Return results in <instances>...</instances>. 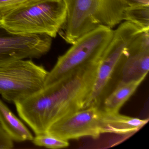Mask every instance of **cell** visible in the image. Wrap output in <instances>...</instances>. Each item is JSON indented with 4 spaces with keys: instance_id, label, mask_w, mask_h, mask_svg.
Wrapping results in <instances>:
<instances>
[{
    "instance_id": "obj_1",
    "label": "cell",
    "mask_w": 149,
    "mask_h": 149,
    "mask_svg": "<svg viewBox=\"0 0 149 149\" xmlns=\"http://www.w3.org/2000/svg\"><path fill=\"white\" fill-rule=\"evenodd\" d=\"M99 63L81 67L15 103L20 117L40 135L56 121L85 109Z\"/></svg>"
},
{
    "instance_id": "obj_2",
    "label": "cell",
    "mask_w": 149,
    "mask_h": 149,
    "mask_svg": "<svg viewBox=\"0 0 149 149\" xmlns=\"http://www.w3.org/2000/svg\"><path fill=\"white\" fill-rule=\"evenodd\" d=\"M146 124L145 119L107 112L100 106H93L56 121L46 133L68 141L84 137L97 139L105 133L132 135Z\"/></svg>"
},
{
    "instance_id": "obj_3",
    "label": "cell",
    "mask_w": 149,
    "mask_h": 149,
    "mask_svg": "<svg viewBox=\"0 0 149 149\" xmlns=\"http://www.w3.org/2000/svg\"><path fill=\"white\" fill-rule=\"evenodd\" d=\"M125 0H75L70 15L58 33L73 44L82 36L99 26L113 28L123 21Z\"/></svg>"
},
{
    "instance_id": "obj_4",
    "label": "cell",
    "mask_w": 149,
    "mask_h": 149,
    "mask_svg": "<svg viewBox=\"0 0 149 149\" xmlns=\"http://www.w3.org/2000/svg\"><path fill=\"white\" fill-rule=\"evenodd\" d=\"M68 18L63 0H47L16 10L0 24L14 33L45 35L55 38Z\"/></svg>"
},
{
    "instance_id": "obj_5",
    "label": "cell",
    "mask_w": 149,
    "mask_h": 149,
    "mask_svg": "<svg viewBox=\"0 0 149 149\" xmlns=\"http://www.w3.org/2000/svg\"><path fill=\"white\" fill-rule=\"evenodd\" d=\"M112 29L99 26L79 37L57 59L49 71L44 87L50 85L81 67L99 62L113 35Z\"/></svg>"
},
{
    "instance_id": "obj_6",
    "label": "cell",
    "mask_w": 149,
    "mask_h": 149,
    "mask_svg": "<svg viewBox=\"0 0 149 149\" xmlns=\"http://www.w3.org/2000/svg\"><path fill=\"white\" fill-rule=\"evenodd\" d=\"M142 32L138 27L127 21L120 24L114 30L113 36L97 66L93 88L85 108L100 106L114 73L128 53V46Z\"/></svg>"
},
{
    "instance_id": "obj_7",
    "label": "cell",
    "mask_w": 149,
    "mask_h": 149,
    "mask_svg": "<svg viewBox=\"0 0 149 149\" xmlns=\"http://www.w3.org/2000/svg\"><path fill=\"white\" fill-rule=\"evenodd\" d=\"M49 71L30 60H18L0 66V95L14 103L44 87Z\"/></svg>"
},
{
    "instance_id": "obj_8",
    "label": "cell",
    "mask_w": 149,
    "mask_h": 149,
    "mask_svg": "<svg viewBox=\"0 0 149 149\" xmlns=\"http://www.w3.org/2000/svg\"><path fill=\"white\" fill-rule=\"evenodd\" d=\"M52 42L48 36L16 34L0 24V66L18 60L39 59L49 51Z\"/></svg>"
},
{
    "instance_id": "obj_9",
    "label": "cell",
    "mask_w": 149,
    "mask_h": 149,
    "mask_svg": "<svg viewBox=\"0 0 149 149\" xmlns=\"http://www.w3.org/2000/svg\"><path fill=\"white\" fill-rule=\"evenodd\" d=\"M119 67V81L128 82L145 78L149 70V51L127 53Z\"/></svg>"
},
{
    "instance_id": "obj_10",
    "label": "cell",
    "mask_w": 149,
    "mask_h": 149,
    "mask_svg": "<svg viewBox=\"0 0 149 149\" xmlns=\"http://www.w3.org/2000/svg\"><path fill=\"white\" fill-rule=\"evenodd\" d=\"M0 123L14 141H32L33 139L26 126L1 99Z\"/></svg>"
},
{
    "instance_id": "obj_11",
    "label": "cell",
    "mask_w": 149,
    "mask_h": 149,
    "mask_svg": "<svg viewBox=\"0 0 149 149\" xmlns=\"http://www.w3.org/2000/svg\"><path fill=\"white\" fill-rule=\"evenodd\" d=\"M145 78L128 82L119 81L115 89L104 100L103 109L111 113H118Z\"/></svg>"
},
{
    "instance_id": "obj_12",
    "label": "cell",
    "mask_w": 149,
    "mask_h": 149,
    "mask_svg": "<svg viewBox=\"0 0 149 149\" xmlns=\"http://www.w3.org/2000/svg\"><path fill=\"white\" fill-rule=\"evenodd\" d=\"M123 20L136 25L143 32L149 31V6H128L125 9Z\"/></svg>"
},
{
    "instance_id": "obj_13",
    "label": "cell",
    "mask_w": 149,
    "mask_h": 149,
    "mask_svg": "<svg viewBox=\"0 0 149 149\" xmlns=\"http://www.w3.org/2000/svg\"><path fill=\"white\" fill-rule=\"evenodd\" d=\"M47 0H0V22L16 10Z\"/></svg>"
},
{
    "instance_id": "obj_14",
    "label": "cell",
    "mask_w": 149,
    "mask_h": 149,
    "mask_svg": "<svg viewBox=\"0 0 149 149\" xmlns=\"http://www.w3.org/2000/svg\"><path fill=\"white\" fill-rule=\"evenodd\" d=\"M32 141L35 145L49 149H61L69 146V141L47 133L36 135Z\"/></svg>"
},
{
    "instance_id": "obj_15",
    "label": "cell",
    "mask_w": 149,
    "mask_h": 149,
    "mask_svg": "<svg viewBox=\"0 0 149 149\" xmlns=\"http://www.w3.org/2000/svg\"><path fill=\"white\" fill-rule=\"evenodd\" d=\"M149 51V31L142 32L129 44L128 54Z\"/></svg>"
},
{
    "instance_id": "obj_16",
    "label": "cell",
    "mask_w": 149,
    "mask_h": 149,
    "mask_svg": "<svg viewBox=\"0 0 149 149\" xmlns=\"http://www.w3.org/2000/svg\"><path fill=\"white\" fill-rule=\"evenodd\" d=\"M14 146L13 140L0 123V149H11Z\"/></svg>"
},
{
    "instance_id": "obj_17",
    "label": "cell",
    "mask_w": 149,
    "mask_h": 149,
    "mask_svg": "<svg viewBox=\"0 0 149 149\" xmlns=\"http://www.w3.org/2000/svg\"><path fill=\"white\" fill-rule=\"evenodd\" d=\"M129 6H149V0H125Z\"/></svg>"
},
{
    "instance_id": "obj_18",
    "label": "cell",
    "mask_w": 149,
    "mask_h": 149,
    "mask_svg": "<svg viewBox=\"0 0 149 149\" xmlns=\"http://www.w3.org/2000/svg\"><path fill=\"white\" fill-rule=\"evenodd\" d=\"M66 6L67 7V9H68V17L70 15L73 7H74V4L75 2V0H63Z\"/></svg>"
}]
</instances>
